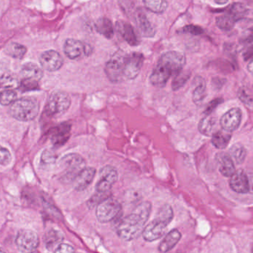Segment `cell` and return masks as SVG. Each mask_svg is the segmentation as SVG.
Returning <instances> with one entry per match:
<instances>
[{
    "label": "cell",
    "mask_w": 253,
    "mask_h": 253,
    "mask_svg": "<svg viewBox=\"0 0 253 253\" xmlns=\"http://www.w3.org/2000/svg\"><path fill=\"white\" fill-rule=\"evenodd\" d=\"M144 60L142 53L138 52L127 53L119 51L107 62L105 74L113 83L134 80L139 74Z\"/></svg>",
    "instance_id": "cell-1"
},
{
    "label": "cell",
    "mask_w": 253,
    "mask_h": 253,
    "mask_svg": "<svg viewBox=\"0 0 253 253\" xmlns=\"http://www.w3.org/2000/svg\"><path fill=\"white\" fill-rule=\"evenodd\" d=\"M185 64L184 53L175 51L166 52L159 58L150 76V83L156 87H165L170 77L182 71Z\"/></svg>",
    "instance_id": "cell-2"
},
{
    "label": "cell",
    "mask_w": 253,
    "mask_h": 253,
    "mask_svg": "<svg viewBox=\"0 0 253 253\" xmlns=\"http://www.w3.org/2000/svg\"><path fill=\"white\" fill-rule=\"evenodd\" d=\"M152 205L144 202L138 204L132 212L122 220L117 233L122 240L130 242L142 235L146 223L151 213Z\"/></svg>",
    "instance_id": "cell-3"
},
{
    "label": "cell",
    "mask_w": 253,
    "mask_h": 253,
    "mask_svg": "<svg viewBox=\"0 0 253 253\" xmlns=\"http://www.w3.org/2000/svg\"><path fill=\"white\" fill-rule=\"evenodd\" d=\"M174 214L170 205H164L158 212L156 218L144 227L143 238L146 242L159 240L165 234L167 227L173 218Z\"/></svg>",
    "instance_id": "cell-4"
},
{
    "label": "cell",
    "mask_w": 253,
    "mask_h": 253,
    "mask_svg": "<svg viewBox=\"0 0 253 253\" xmlns=\"http://www.w3.org/2000/svg\"><path fill=\"white\" fill-rule=\"evenodd\" d=\"M40 111L38 101L34 98H23L16 100L9 108V114L19 121L34 120Z\"/></svg>",
    "instance_id": "cell-5"
},
{
    "label": "cell",
    "mask_w": 253,
    "mask_h": 253,
    "mask_svg": "<svg viewBox=\"0 0 253 253\" xmlns=\"http://www.w3.org/2000/svg\"><path fill=\"white\" fill-rule=\"evenodd\" d=\"M69 95L63 91H56L49 97L45 105V113L51 117H58L65 114L71 106Z\"/></svg>",
    "instance_id": "cell-6"
},
{
    "label": "cell",
    "mask_w": 253,
    "mask_h": 253,
    "mask_svg": "<svg viewBox=\"0 0 253 253\" xmlns=\"http://www.w3.org/2000/svg\"><path fill=\"white\" fill-rule=\"evenodd\" d=\"M123 210L121 203L112 197H108L102 201L96 207V218L99 222H111L118 218Z\"/></svg>",
    "instance_id": "cell-7"
},
{
    "label": "cell",
    "mask_w": 253,
    "mask_h": 253,
    "mask_svg": "<svg viewBox=\"0 0 253 253\" xmlns=\"http://www.w3.org/2000/svg\"><path fill=\"white\" fill-rule=\"evenodd\" d=\"M61 164L64 169L62 178L68 182H73L76 176L85 167L84 158L76 153L65 155L61 160Z\"/></svg>",
    "instance_id": "cell-8"
},
{
    "label": "cell",
    "mask_w": 253,
    "mask_h": 253,
    "mask_svg": "<svg viewBox=\"0 0 253 253\" xmlns=\"http://www.w3.org/2000/svg\"><path fill=\"white\" fill-rule=\"evenodd\" d=\"M15 243L20 252L32 253L38 248L40 239L38 235L32 230H21L18 232Z\"/></svg>",
    "instance_id": "cell-9"
},
{
    "label": "cell",
    "mask_w": 253,
    "mask_h": 253,
    "mask_svg": "<svg viewBox=\"0 0 253 253\" xmlns=\"http://www.w3.org/2000/svg\"><path fill=\"white\" fill-rule=\"evenodd\" d=\"M118 178V172L116 168L110 165L104 166L99 172V179L96 185V192L109 193Z\"/></svg>",
    "instance_id": "cell-10"
},
{
    "label": "cell",
    "mask_w": 253,
    "mask_h": 253,
    "mask_svg": "<svg viewBox=\"0 0 253 253\" xmlns=\"http://www.w3.org/2000/svg\"><path fill=\"white\" fill-rule=\"evenodd\" d=\"M64 53L71 59H78L91 53V48L75 39H68L64 44Z\"/></svg>",
    "instance_id": "cell-11"
},
{
    "label": "cell",
    "mask_w": 253,
    "mask_h": 253,
    "mask_svg": "<svg viewBox=\"0 0 253 253\" xmlns=\"http://www.w3.org/2000/svg\"><path fill=\"white\" fill-rule=\"evenodd\" d=\"M40 62L44 69L50 72L60 69L64 63L63 58L60 53L54 50L43 52L40 55Z\"/></svg>",
    "instance_id": "cell-12"
},
{
    "label": "cell",
    "mask_w": 253,
    "mask_h": 253,
    "mask_svg": "<svg viewBox=\"0 0 253 253\" xmlns=\"http://www.w3.org/2000/svg\"><path fill=\"white\" fill-rule=\"evenodd\" d=\"M242 121V111L239 108L229 110L221 117L220 125L224 130L232 132L236 130Z\"/></svg>",
    "instance_id": "cell-13"
},
{
    "label": "cell",
    "mask_w": 253,
    "mask_h": 253,
    "mask_svg": "<svg viewBox=\"0 0 253 253\" xmlns=\"http://www.w3.org/2000/svg\"><path fill=\"white\" fill-rule=\"evenodd\" d=\"M132 16L140 32L144 37H154L156 34V29L141 8L139 7L137 8L135 13L132 14Z\"/></svg>",
    "instance_id": "cell-14"
},
{
    "label": "cell",
    "mask_w": 253,
    "mask_h": 253,
    "mask_svg": "<svg viewBox=\"0 0 253 253\" xmlns=\"http://www.w3.org/2000/svg\"><path fill=\"white\" fill-rule=\"evenodd\" d=\"M230 187L233 191L241 194H245L249 192V179L243 169L236 171L230 177Z\"/></svg>",
    "instance_id": "cell-15"
},
{
    "label": "cell",
    "mask_w": 253,
    "mask_h": 253,
    "mask_svg": "<svg viewBox=\"0 0 253 253\" xmlns=\"http://www.w3.org/2000/svg\"><path fill=\"white\" fill-rule=\"evenodd\" d=\"M96 173L95 168L84 167L73 181L74 189L78 192L86 190L93 182Z\"/></svg>",
    "instance_id": "cell-16"
},
{
    "label": "cell",
    "mask_w": 253,
    "mask_h": 253,
    "mask_svg": "<svg viewBox=\"0 0 253 253\" xmlns=\"http://www.w3.org/2000/svg\"><path fill=\"white\" fill-rule=\"evenodd\" d=\"M71 124L69 123H62L53 129L51 133L52 144L55 147H62L65 145L71 136Z\"/></svg>",
    "instance_id": "cell-17"
},
{
    "label": "cell",
    "mask_w": 253,
    "mask_h": 253,
    "mask_svg": "<svg viewBox=\"0 0 253 253\" xmlns=\"http://www.w3.org/2000/svg\"><path fill=\"white\" fill-rule=\"evenodd\" d=\"M115 29L129 46H135L139 44L138 37L130 24L125 21H118L116 23Z\"/></svg>",
    "instance_id": "cell-18"
},
{
    "label": "cell",
    "mask_w": 253,
    "mask_h": 253,
    "mask_svg": "<svg viewBox=\"0 0 253 253\" xmlns=\"http://www.w3.org/2000/svg\"><path fill=\"white\" fill-rule=\"evenodd\" d=\"M215 159L218 163L219 172L223 176L231 177L236 172L234 162L230 154L225 152L218 153Z\"/></svg>",
    "instance_id": "cell-19"
},
{
    "label": "cell",
    "mask_w": 253,
    "mask_h": 253,
    "mask_svg": "<svg viewBox=\"0 0 253 253\" xmlns=\"http://www.w3.org/2000/svg\"><path fill=\"white\" fill-rule=\"evenodd\" d=\"M20 74L23 79L38 82L42 78L44 73H43L42 69L40 68L37 64L28 62L22 65Z\"/></svg>",
    "instance_id": "cell-20"
},
{
    "label": "cell",
    "mask_w": 253,
    "mask_h": 253,
    "mask_svg": "<svg viewBox=\"0 0 253 253\" xmlns=\"http://www.w3.org/2000/svg\"><path fill=\"white\" fill-rule=\"evenodd\" d=\"M181 239V234L178 230L174 229L167 234L164 238L162 242H161L159 246V251L160 253H168L172 251L177 244Z\"/></svg>",
    "instance_id": "cell-21"
},
{
    "label": "cell",
    "mask_w": 253,
    "mask_h": 253,
    "mask_svg": "<svg viewBox=\"0 0 253 253\" xmlns=\"http://www.w3.org/2000/svg\"><path fill=\"white\" fill-rule=\"evenodd\" d=\"M63 240V234L54 229L48 230L44 236V244L48 251H54Z\"/></svg>",
    "instance_id": "cell-22"
},
{
    "label": "cell",
    "mask_w": 253,
    "mask_h": 253,
    "mask_svg": "<svg viewBox=\"0 0 253 253\" xmlns=\"http://www.w3.org/2000/svg\"><path fill=\"white\" fill-rule=\"evenodd\" d=\"M95 28L96 31L105 38L112 39L114 37L115 29L111 19L108 18L101 17L98 19L95 24Z\"/></svg>",
    "instance_id": "cell-23"
},
{
    "label": "cell",
    "mask_w": 253,
    "mask_h": 253,
    "mask_svg": "<svg viewBox=\"0 0 253 253\" xmlns=\"http://www.w3.org/2000/svg\"><path fill=\"white\" fill-rule=\"evenodd\" d=\"M193 83H194L195 89L193 92V101L196 105H199L206 98V83L202 77H196Z\"/></svg>",
    "instance_id": "cell-24"
},
{
    "label": "cell",
    "mask_w": 253,
    "mask_h": 253,
    "mask_svg": "<svg viewBox=\"0 0 253 253\" xmlns=\"http://www.w3.org/2000/svg\"><path fill=\"white\" fill-rule=\"evenodd\" d=\"M231 139V134L230 132L224 130L215 132L212 135V144L218 150H223L228 146Z\"/></svg>",
    "instance_id": "cell-25"
},
{
    "label": "cell",
    "mask_w": 253,
    "mask_h": 253,
    "mask_svg": "<svg viewBox=\"0 0 253 253\" xmlns=\"http://www.w3.org/2000/svg\"><path fill=\"white\" fill-rule=\"evenodd\" d=\"M5 53L14 59H22L27 52V48L18 43H10L6 46Z\"/></svg>",
    "instance_id": "cell-26"
},
{
    "label": "cell",
    "mask_w": 253,
    "mask_h": 253,
    "mask_svg": "<svg viewBox=\"0 0 253 253\" xmlns=\"http://www.w3.org/2000/svg\"><path fill=\"white\" fill-rule=\"evenodd\" d=\"M216 121L215 118L211 116L207 115L201 120L199 124V130L202 135L210 136V135H213L214 129L215 128Z\"/></svg>",
    "instance_id": "cell-27"
},
{
    "label": "cell",
    "mask_w": 253,
    "mask_h": 253,
    "mask_svg": "<svg viewBox=\"0 0 253 253\" xmlns=\"http://www.w3.org/2000/svg\"><path fill=\"white\" fill-rule=\"evenodd\" d=\"M147 10L155 13H162L168 7L167 0H142Z\"/></svg>",
    "instance_id": "cell-28"
},
{
    "label": "cell",
    "mask_w": 253,
    "mask_h": 253,
    "mask_svg": "<svg viewBox=\"0 0 253 253\" xmlns=\"http://www.w3.org/2000/svg\"><path fill=\"white\" fill-rule=\"evenodd\" d=\"M236 22L237 20L230 13L221 15L216 18L217 26L224 31H228L233 29Z\"/></svg>",
    "instance_id": "cell-29"
},
{
    "label": "cell",
    "mask_w": 253,
    "mask_h": 253,
    "mask_svg": "<svg viewBox=\"0 0 253 253\" xmlns=\"http://www.w3.org/2000/svg\"><path fill=\"white\" fill-rule=\"evenodd\" d=\"M230 155L237 164L244 163L247 156V151L243 146L239 144H234L230 150Z\"/></svg>",
    "instance_id": "cell-30"
},
{
    "label": "cell",
    "mask_w": 253,
    "mask_h": 253,
    "mask_svg": "<svg viewBox=\"0 0 253 253\" xmlns=\"http://www.w3.org/2000/svg\"><path fill=\"white\" fill-rule=\"evenodd\" d=\"M17 98V94L12 89H5L0 92V104L2 105H11Z\"/></svg>",
    "instance_id": "cell-31"
},
{
    "label": "cell",
    "mask_w": 253,
    "mask_h": 253,
    "mask_svg": "<svg viewBox=\"0 0 253 253\" xmlns=\"http://www.w3.org/2000/svg\"><path fill=\"white\" fill-rule=\"evenodd\" d=\"M190 73L181 72L178 73V74L174 77L172 83V89L173 91H177L181 89V87L184 86L187 80L190 79Z\"/></svg>",
    "instance_id": "cell-32"
},
{
    "label": "cell",
    "mask_w": 253,
    "mask_h": 253,
    "mask_svg": "<svg viewBox=\"0 0 253 253\" xmlns=\"http://www.w3.org/2000/svg\"><path fill=\"white\" fill-rule=\"evenodd\" d=\"M247 11H248V10L243 4H242V3H234L230 6L228 13H230L238 21L239 19H242L245 16Z\"/></svg>",
    "instance_id": "cell-33"
},
{
    "label": "cell",
    "mask_w": 253,
    "mask_h": 253,
    "mask_svg": "<svg viewBox=\"0 0 253 253\" xmlns=\"http://www.w3.org/2000/svg\"><path fill=\"white\" fill-rule=\"evenodd\" d=\"M108 193H99V192H96V194L93 195V196L87 201V206H88L89 209H93L94 206H97L102 201L109 197Z\"/></svg>",
    "instance_id": "cell-34"
},
{
    "label": "cell",
    "mask_w": 253,
    "mask_h": 253,
    "mask_svg": "<svg viewBox=\"0 0 253 253\" xmlns=\"http://www.w3.org/2000/svg\"><path fill=\"white\" fill-rule=\"evenodd\" d=\"M56 153L51 150H46L43 152L41 156V163L42 165H52L56 163Z\"/></svg>",
    "instance_id": "cell-35"
},
{
    "label": "cell",
    "mask_w": 253,
    "mask_h": 253,
    "mask_svg": "<svg viewBox=\"0 0 253 253\" xmlns=\"http://www.w3.org/2000/svg\"><path fill=\"white\" fill-rule=\"evenodd\" d=\"M12 160V156L10 152L6 148L0 146V165L7 166Z\"/></svg>",
    "instance_id": "cell-36"
},
{
    "label": "cell",
    "mask_w": 253,
    "mask_h": 253,
    "mask_svg": "<svg viewBox=\"0 0 253 253\" xmlns=\"http://www.w3.org/2000/svg\"><path fill=\"white\" fill-rule=\"evenodd\" d=\"M37 83H38V82L34 81V80L23 79L22 84H21V87L23 89V90H34V89H35L38 86Z\"/></svg>",
    "instance_id": "cell-37"
},
{
    "label": "cell",
    "mask_w": 253,
    "mask_h": 253,
    "mask_svg": "<svg viewBox=\"0 0 253 253\" xmlns=\"http://www.w3.org/2000/svg\"><path fill=\"white\" fill-rule=\"evenodd\" d=\"M221 102H222V100H221V98H217V99L211 101V102L208 104L206 109H205V114H206V115H210Z\"/></svg>",
    "instance_id": "cell-38"
},
{
    "label": "cell",
    "mask_w": 253,
    "mask_h": 253,
    "mask_svg": "<svg viewBox=\"0 0 253 253\" xmlns=\"http://www.w3.org/2000/svg\"><path fill=\"white\" fill-rule=\"evenodd\" d=\"M74 251H75V250L71 245L61 243L55 250L54 252L56 253H74Z\"/></svg>",
    "instance_id": "cell-39"
},
{
    "label": "cell",
    "mask_w": 253,
    "mask_h": 253,
    "mask_svg": "<svg viewBox=\"0 0 253 253\" xmlns=\"http://www.w3.org/2000/svg\"><path fill=\"white\" fill-rule=\"evenodd\" d=\"M183 31L194 34V35H199V34H202L204 31L200 27L196 26V25H187L183 28Z\"/></svg>",
    "instance_id": "cell-40"
},
{
    "label": "cell",
    "mask_w": 253,
    "mask_h": 253,
    "mask_svg": "<svg viewBox=\"0 0 253 253\" xmlns=\"http://www.w3.org/2000/svg\"><path fill=\"white\" fill-rule=\"evenodd\" d=\"M248 70L253 75V59L248 63Z\"/></svg>",
    "instance_id": "cell-41"
},
{
    "label": "cell",
    "mask_w": 253,
    "mask_h": 253,
    "mask_svg": "<svg viewBox=\"0 0 253 253\" xmlns=\"http://www.w3.org/2000/svg\"><path fill=\"white\" fill-rule=\"evenodd\" d=\"M216 4H220V5H223V4H227L229 0H214Z\"/></svg>",
    "instance_id": "cell-42"
},
{
    "label": "cell",
    "mask_w": 253,
    "mask_h": 253,
    "mask_svg": "<svg viewBox=\"0 0 253 253\" xmlns=\"http://www.w3.org/2000/svg\"><path fill=\"white\" fill-rule=\"evenodd\" d=\"M4 251L3 249H1V248H0V253H4Z\"/></svg>",
    "instance_id": "cell-43"
}]
</instances>
